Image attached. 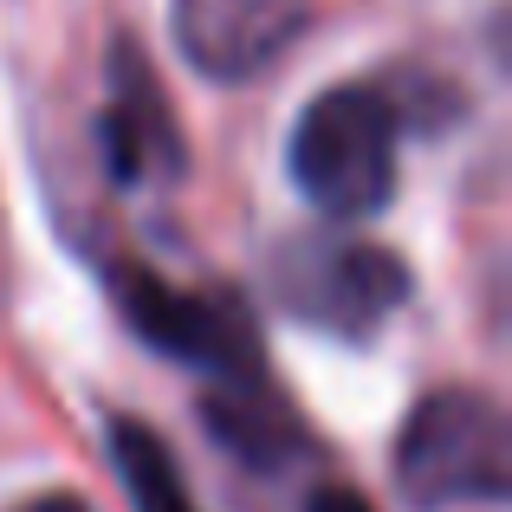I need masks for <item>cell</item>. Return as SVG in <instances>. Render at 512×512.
Masks as SVG:
<instances>
[{
  "label": "cell",
  "mask_w": 512,
  "mask_h": 512,
  "mask_svg": "<svg viewBox=\"0 0 512 512\" xmlns=\"http://www.w3.org/2000/svg\"><path fill=\"white\" fill-rule=\"evenodd\" d=\"M201 422H208V435L221 441L234 461L260 467V474H279V467H292L305 454L299 422L286 415V402L266 383H221L201 402Z\"/></svg>",
  "instance_id": "52a82bcc"
},
{
  "label": "cell",
  "mask_w": 512,
  "mask_h": 512,
  "mask_svg": "<svg viewBox=\"0 0 512 512\" xmlns=\"http://www.w3.org/2000/svg\"><path fill=\"white\" fill-rule=\"evenodd\" d=\"M402 117L383 85H331L299 111L286 137V175L331 227H357L396 195Z\"/></svg>",
  "instance_id": "7a4b0ae2"
},
{
  "label": "cell",
  "mask_w": 512,
  "mask_h": 512,
  "mask_svg": "<svg viewBox=\"0 0 512 512\" xmlns=\"http://www.w3.org/2000/svg\"><path fill=\"white\" fill-rule=\"evenodd\" d=\"M266 286L299 325L331 338H376L415 292V273L402 253L357 234H286L266 260Z\"/></svg>",
  "instance_id": "3957f363"
},
{
  "label": "cell",
  "mask_w": 512,
  "mask_h": 512,
  "mask_svg": "<svg viewBox=\"0 0 512 512\" xmlns=\"http://www.w3.org/2000/svg\"><path fill=\"white\" fill-rule=\"evenodd\" d=\"M111 299L130 318L143 344H156L175 363L214 370L221 383H266L260 370V338H253L247 312L227 292H201V286H175L156 266H111Z\"/></svg>",
  "instance_id": "277c9868"
},
{
  "label": "cell",
  "mask_w": 512,
  "mask_h": 512,
  "mask_svg": "<svg viewBox=\"0 0 512 512\" xmlns=\"http://www.w3.org/2000/svg\"><path fill=\"white\" fill-rule=\"evenodd\" d=\"M98 143L104 163L117 182H182L188 175V143L175 124L156 72L143 65L137 39H117L111 46V85H104V111H98Z\"/></svg>",
  "instance_id": "8992f818"
},
{
  "label": "cell",
  "mask_w": 512,
  "mask_h": 512,
  "mask_svg": "<svg viewBox=\"0 0 512 512\" xmlns=\"http://www.w3.org/2000/svg\"><path fill=\"white\" fill-rule=\"evenodd\" d=\"M312 26V0H169L175 52L214 85H247Z\"/></svg>",
  "instance_id": "5b68a950"
},
{
  "label": "cell",
  "mask_w": 512,
  "mask_h": 512,
  "mask_svg": "<svg viewBox=\"0 0 512 512\" xmlns=\"http://www.w3.org/2000/svg\"><path fill=\"white\" fill-rule=\"evenodd\" d=\"M111 467H117V480H124L137 512H201L188 480H182L175 448L150 422H137V415H117L111 422Z\"/></svg>",
  "instance_id": "ba28073f"
},
{
  "label": "cell",
  "mask_w": 512,
  "mask_h": 512,
  "mask_svg": "<svg viewBox=\"0 0 512 512\" xmlns=\"http://www.w3.org/2000/svg\"><path fill=\"white\" fill-rule=\"evenodd\" d=\"M7 512H91L78 493H65V487H52V493H33V500H20V506H7Z\"/></svg>",
  "instance_id": "30bf717a"
},
{
  "label": "cell",
  "mask_w": 512,
  "mask_h": 512,
  "mask_svg": "<svg viewBox=\"0 0 512 512\" xmlns=\"http://www.w3.org/2000/svg\"><path fill=\"white\" fill-rule=\"evenodd\" d=\"M305 512H376V506L363 500L357 487H338V480H318V487L305 493Z\"/></svg>",
  "instance_id": "9c48e42d"
},
{
  "label": "cell",
  "mask_w": 512,
  "mask_h": 512,
  "mask_svg": "<svg viewBox=\"0 0 512 512\" xmlns=\"http://www.w3.org/2000/svg\"><path fill=\"white\" fill-rule=\"evenodd\" d=\"M396 493L415 512L500 506L512 493V435L506 409L474 383H441L409 402L389 448Z\"/></svg>",
  "instance_id": "6da1fadb"
}]
</instances>
